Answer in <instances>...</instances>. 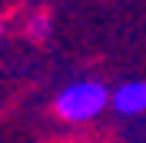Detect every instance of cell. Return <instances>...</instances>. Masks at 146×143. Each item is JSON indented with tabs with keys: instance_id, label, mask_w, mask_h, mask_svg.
Listing matches in <instances>:
<instances>
[{
	"instance_id": "7a4b0ae2",
	"label": "cell",
	"mask_w": 146,
	"mask_h": 143,
	"mask_svg": "<svg viewBox=\"0 0 146 143\" xmlns=\"http://www.w3.org/2000/svg\"><path fill=\"white\" fill-rule=\"evenodd\" d=\"M110 107L119 116H139L146 113V80H126L110 93Z\"/></svg>"
},
{
	"instance_id": "6da1fadb",
	"label": "cell",
	"mask_w": 146,
	"mask_h": 143,
	"mask_svg": "<svg viewBox=\"0 0 146 143\" xmlns=\"http://www.w3.org/2000/svg\"><path fill=\"white\" fill-rule=\"evenodd\" d=\"M53 107L66 123H90L110 107V90L100 80H76L56 93Z\"/></svg>"
},
{
	"instance_id": "3957f363",
	"label": "cell",
	"mask_w": 146,
	"mask_h": 143,
	"mask_svg": "<svg viewBox=\"0 0 146 143\" xmlns=\"http://www.w3.org/2000/svg\"><path fill=\"white\" fill-rule=\"evenodd\" d=\"M46 33H50V20H46L43 13H33V17H30V37H33V40H43Z\"/></svg>"
},
{
	"instance_id": "277c9868",
	"label": "cell",
	"mask_w": 146,
	"mask_h": 143,
	"mask_svg": "<svg viewBox=\"0 0 146 143\" xmlns=\"http://www.w3.org/2000/svg\"><path fill=\"white\" fill-rule=\"evenodd\" d=\"M0 33H3V23H0Z\"/></svg>"
}]
</instances>
